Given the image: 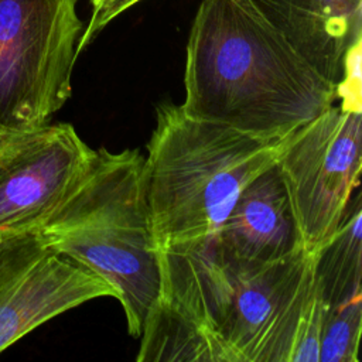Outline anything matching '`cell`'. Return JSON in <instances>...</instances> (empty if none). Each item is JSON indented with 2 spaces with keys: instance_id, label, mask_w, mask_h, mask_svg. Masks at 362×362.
<instances>
[{
  "instance_id": "13",
  "label": "cell",
  "mask_w": 362,
  "mask_h": 362,
  "mask_svg": "<svg viewBox=\"0 0 362 362\" xmlns=\"http://www.w3.org/2000/svg\"><path fill=\"white\" fill-rule=\"evenodd\" d=\"M362 294L325 311L318 362H358Z\"/></svg>"
},
{
  "instance_id": "10",
  "label": "cell",
  "mask_w": 362,
  "mask_h": 362,
  "mask_svg": "<svg viewBox=\"0 0 362 362\" xmlns=\"http://www.w3.org/2000/svg\"><path fill=\"white\" fill-rule=\"evenodd\" d=\"M335 86L361 45L362 0H249Z\"/></svg>"
},
{
  "instance_id": "9",
  "label": "cell",
  "mask_w": 362,
  "mask_h": 362,
  "mask_svg": "<svg viewBox=\"0 0 362 362\" xmlns=\"http://www.w3.org/2000/svg\"><path fill=\"white\" fill-rule=\"evenodd\" d=\"M218 240L229 259L247 264L284 260L305 247L276 163L239 192Z\"/></svg>"
},
{
  "instance_id": "8",
  "label": "cell",
  "mask_w": 362,
  "mask_h": 362,
  "mask_svg": "<svg viewBox=\"0 0 362 362\" xmlns=\"http://www.w3.org/2000/svg\"><path fill=\"white\" fill-rule=\"evenodd\" d=\"M98 297L100 276L54 252L38 233L0 238V352L45 321Z\"/></svg>"
},
{
  "instance_id": "1",
  "label": "cell",
  "mask_w": 362,
  "mask_h": 362,
  "mask_svg": "<svg viewBox=\"0 0 362 362\" xmlns=\"http://www.w3.org/2000/svg\"><path fill=\"white\" fill-rule=\"evenodd\" d=\"M182 110L255 137L283 140L337 100L249 0H202L191 25Z\"/></svg>"
},
{
  "instance_id": "12",
  "label": "cell",
  "mask_w": 362,
  "mask_h": 362,
  "mask_svg": "<svg viewBox=\"0 0 362 362\" xmlns=\"http://www.w3.org/2000/svg\"><path fill=\"white\" fill-rule=\"evenodd\" d=\"M361 192L356 188L331 239L318 249L317 277L327 308L362 294Z\"/></svg>"
},
{
  "instance_id": "14",
  "label": "cell",
  "mask_w": 362,
  "mask_h": 362,
  "mask_svg": "<svg viewBox=\"0 0 362 362\" xmlns=\"http://www.w3.org/2000/svg\"><path fill=\"white\" fill-rule=\"evenodd\" d=\"M327 305L322 298L320 281L315 277L308 290L303 313L298 321L293 349L288 362H318L320 341L324 325Z\"/></svg>"
},
{
  "instance_id": "7",
  "label": "cell",
  "mask_w": 362,
  "mask_h": 362,
  "mask_svg": "<svg viewBox=\"0 0 362 362\" xmlns=\"http://www.w3.org/2000/svg\"><path fill=\"white\" fill-rule=\"evenodd\" d=\"M95 151L68 123L4 132L0 238L38 233L83 177Z\"/></svg>"
},
{
  "instance_id": "6",
  "label": "cell",
  "mask_w": 362,
  "mask_h": 362,
  "mask_svg": "<svg viewBox=\"0 0 362 362\" xmlns=\"http://www.w3.org/2000/svg\"><path fill=\"white\" fill-rule=\"evenodd\" d=\"M318 250L247 264L226 259L230 298L221 342L228 362H288L303 307L315 277Z\"/></svg>"
},
{
  "instance_id": "16",
  "label": "cell",
  "mask_w": 362,
  "mask_h": 362,
  "mask_svg": "<svg viewBox=\"0 0 362 362\" xmlns=\"http://www.w3.org/2000/svg\"><path fill=\"white\" fill-rule=\"evenodd\" d=\"M3 133H4V132L0 129V140H1V137H3Z\"/></svg>"
},
{
  "instance_id": "3",
  "label": "cell",
  "mask_w": 362,
  "mask_h": 362,
  "mask_svg": "<svg viewBox=\"0 0 362 362\" xmlns=\"http://www.w3.org/2000/svg\"><path fill=\"white\" fill-rule=\"evenodd\" d=\"M143 168L139 150H96L83 177L38 232L54 252L115 288L134 338L160 293Z\"/></svg>"
},
{
  "instance_id": "11",
  "label": "cell",
  "mask_w": 362,
  "mask_h": 362,
  "mask_svg": "<svg viewBox=\"0 0 362 362\" xmlns=\"http://www.w3.org/2000/svg\"><path fill=\"white\" fill-rule=\"evenodd\" d=\"M140 339L139 362H228L212 335L160 298L146 315Z\"/></svg>"
},
{
  "instance_id": "2",
  "label": "cell",
  "mask_w": 362,
  "mask_h": 362,
  "mask_svg": "<svg viewBox=\"0 0 362 362\" xmlns=\"http://www.w3.org/2000/svg\"><path fill=\"white\" fill-rule=\"evenodd\" d=\"M280 143L161 105L143 168L156 249L216 238L239 192L277 161Z\"/></svg>"
},
{
  "instance_id": "15",
  "label": "cell",
  "mask_w": 362,
  "mask_h": 362,
  "mask_svg": "<svg viewBox=\"0 0 362 362\" xmlns=\"http://www.w3.org/2000/svg\"><path fill=\"white\" fill-rule=\"evenodd\" d=\"M141 0H90L92 13L86 28L83 30L76 52H82L95 38L96 35L119 14L129 10L132 6H136Z\"/></svg>"
},
{
  "instance_id": "5",
  "label": "cell",
  "mask_w": 362,
  "mask_h": 362,
  "mask_svg": "<svg viewBox=\"0 0 362 362\" xmlns=\"http://www.w3.org/2000/svg\"><path fill=\"white\" fill-rule=\"evenodd\" d=\"M307 249L335 233L362 167V110L332 105L284 137L276 161Z\"/></svg>"
},
{
  "instance_id": "4",
  "label": "cell",
  "mask_w": 362,
  "mask_h": 362,
  "mask_svg": "<svg viewBox=\"0 0 362 362\" xmlns=\"http://www.w3.org/2000/svg\"><path fill=\"white\" fill-rule=\"evenodd\" d=\"M78 0H0V129L44 126L69 99Z\"/></svg>"
}]
</instances>
